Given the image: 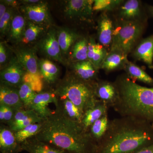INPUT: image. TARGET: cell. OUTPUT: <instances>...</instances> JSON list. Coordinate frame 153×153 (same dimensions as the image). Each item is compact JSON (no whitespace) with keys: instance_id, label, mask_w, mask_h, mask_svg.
I'll list each match as a JSON object with an SVG mask.
<instances>
[{"instance_id":"7402d4cb","label":"cell","mask_w":153,"mask_h":153,"mask_svg":"<svg viewBox=\"0 0 153 153\" xmlns=\"http://www.w3.org/2000/svg\"><path fill=\"white\" fill-rule=\"evenodd\" d=\"M109 108L105 103L98 100L94 106L85 111L81 123L84 129L89 131L96 121L108 113Z\"/></svg>"},{"instance_id":"f35d334b","label":"cell","mask_w":153,"mask_h":153,"mask_svg":"<svg viewBox=\"0 0 153 153\" xmlns=\"http://www.w3.org/2000/svg\"><path fill=\"white\" fill-rule=\"evenodd\" d=\"M9 7L2 0L0 1V19H2L3 16L5 14Z\"/></svg>"},{"instance_id":"836d02e7","label":"cell","mask_w":153,"mask_h":153,"mask_svg":"<svg viewBox=\"0 0 153 153\" xmlns=\"http://www.w3.org/2000/svg\"><path fill=\"white\" fill-rule=\"evenodd\" d=\"M14 55L10 45L5 40L0 42V70L6 67L10 62Z\"/></svg>"},{"instance_id":"277c9868","label":"cell","mask_w":153,"mask_h":153,"mask_svg":"<svg viewBox=\"0 0 153 153\" xmlns=\"http://www.w3.org/2000/svg\"><path fill=\"white\" fill-rule=\"evenodd\" d=\"M96 82L85 81L68 71L53 89L57 96L67 97L84 113L98 100L94 93Z\"/></svg>"},{"instance_id":"8992f818","label":"cell","mask_w":153,"mask_h":153,"mask_svg":"<svg viewBox=\"0 0 153 153\" xmlns=\"http://www.w3.org/2000/svg\"><path fill=\"white\" fill-rule=\"evenodd\" d=\"M37 53L43 56L42 58L54 60L66 65L63 60L57 39V27H50L45 35L35 46Z\"/></svg>"},{"instance_id":"d6a6232c","label":"cell","mask_w":153,"mask_h":153,"mask_svg":"<svg viewBox=\"0 0 153 153\" xmlns=\"http://www.w3.org/2000/svg\"><path fill=\"white\" fill-rule=\"evenodd\" d=\"M19 96L25 109L29 108L36 96V92L33 90L30 84L23 82L18 88Z\"/></svg>"},{"instance_id":"1f68e13d","label":"cell","mask_w":153,"mask_h":153,"mask_svg":"<svg viewBox=\"0 0 153 153\" xmlns=\"http://www.w3.org/2000/svg\"><path fill=\"white\" fill-rule=\"evenodd\" d=\"M19 10L16 8L8 7L2 19H0V37L1 40L6 38L8 33L14 17Z\"/></svg>"},{"instance_id":"4dcf8cb0","label":"cell","mask_w":153,"mask_h":153,"mask_svg":"<svg viewBox=\"0 0 153 153\" xmlns=\"http://www.w3.org/2000/svg\"><path fill=\"white\" fill-rule=\"evenodd\" d=\"M43 122L33 123L20 130L14 131L18 141L21 144L29 139L36 136L42 128Z\"/></svg>"},{"instance_id":"7a4b0ae2","label":"cell","mask_w":153,"mask_h":153,"mask_svg":"<svg viewBox=\"0 0 153 153\" xmlns=\"http://www.w3.org/2000/svg\"><path fill=\"white\" fill-rule=\"evenodd\" d=\"M153 144V126L133 117L110 120L98 153H134Z\"/></svg>"},{"instance_id":"2e32d148","label":"cell","mask_w":153,"mask_h":153,"mask_svg":"<svg viewBox=\"0 0 153 153\" xmlns=\"http://www.w3.org/2000/svg\"><path fill=\"white\" fill-rule=\"evenodd\" d=\"M57 39L63 60L67 64L69 52L79 36L73 30L66 27L57 28Z\"/></svg>"},{"instance_id":"74e56055","label":"cell","mask_w":153,"mask_h":153,"mask_svg":"<svg viewBox=\"0 0 153 153\" xmlns=\"http://www.w3.org/2000/svg\"><path fill=\"white\" fill-rule=\"evenodd\" d=\"M3 2L9 7L16 8H19L21 6V3L20 1H15V0H2Z\"/></svg>"},{"instance_id":"8d00e7d4","label":"cell","mask_w":153,"mask_h":153,"mask_svg":"<svg viewBox=\"0 0 153 153\" xmlns=\"http://www.w3.org/2000/svg\"><path fill=\"white\" fill-rule=\"evenodd\" d=\"M0 105H3L4 111V124H6L8 126L13 120L16 110L10 107L2 104Z\"/></svg>"},{"instance_id":"ffe728a7","label":"cell","mask_w":153,"mask_h":153,"mask_svg":"<svg viewBox=\"0 0 153 153\" xmlns=\"http://www.w3.org/2000/svg\"><path fill=\"white\" fill-rule=\"evenodd\" d=\"M70 72L80 79L90 82L97 81V70L88 60L73 62L68 64Z\"/></svg>"},{"instance_id":"8fae6325","label":"cell","mask_w":153,"mask_h":153,"mask_svg":"<svg viewBox=\"0 0 153 153\" xmlns=\"http://www.w3.org/2000/svg\"><path fill=\"white\" fill-rule=\"evenodd\" d=\"M27 73L14 55L9 64L0 70L1 83L18 88L24 82V77Z\"/></svg>"},{"instance_id":"d6986e66","label":"cell","mask_w":153,"mask_h":153,"mask_svg":"<svg viewBox=\"0 0 153 153\" xmlns=\"http://www.w3.org/2000/svg\"><path fill=\"white\" fill-rule=\"evenodd\" d=\"M57 97L55 110L69 119L81 123L84 113L67 97L57 96Z\"/></svg>"},{"instance_id":"52a82bcc","label":"cell","mask_w":153,"mask_h":153,"mask_svg":"<svg viewBox=\"0 0 153 153\" xmlns=\"http://www.w3.org/2000/svg\"><path fill=\"white\" fill-rule=\"evenodd\" d=\"M63 17L72 22H90L93 15L94 1L68 0L63 1Z\"/></svg>"},{"instance_id":"7bdbcfd3","label":"cell","mask_w":153,"mask_h":153,"mask_svg":"<svg viewBox=\"0 0 153 153\" xmlns=\"http://www.w3.org/2000/svg\"><path fill=\"white\" fill-rule=\"evenodd\" d=\"M151 12H152V13L153 15V7H152L150 8Z\"/></svg>"},{"instance_id":"5bb4252c","label":"cell","mask_w":153,"mask_h":153,"mask_svg":"<svg viewBox=\"0 0 153 153\" xmlns=\"http://www.w3.org/2000/svg\"><path fill=\"white\" fill-rule=\"evenodd\" d=\"M23 151L22 144L15 136L14 132L8 126L4 124L0 127V151L1 153H19Z\"/></svg>"},{"instance_id":"4fadbf2b","label":"cell","mask_w":153,"mask_h":153,"mask_svg":"<svg viewBox=\"0 0 153 153\" xmlns=\"http://www.w3.org/2000/svg\"><path fill=\"white\" fill-rule=\"evenodd\" d=\"M38 69L45 86L47 85L49 88H53L60 79L59 67L52 60L41 58L39 60Z\"/></svg>"},{"instance_id":"4316f807","label":"cell","mask_w":153,"mask_h":153,"mask_svg":"<svg viewBox=\"0 0 153 153\" xmlns=\"http://www.w3.org/2000/svg\"><path fill=\"white\" fill-rule=\"evenodd\" d=\"M127 55L122 52L110 51L102 61L100 68L107 71L117 69L121 65L123 66L127 61Z\"/></svg>"},{"instance_id":"e0dca14e","label":"cell","mask_w":153,"mask_h":153,"mask_svg":"<svg viewBox=\"0 0 153 153\" xmlns=\"http://www.w3.org/2000/svg\"><path fill=\"white\" fill-rule=\"evenodd\" d=\"M27 22L24 16L18 11L13 19L5 41L11 46L20 44L24 37Z\"/></svg>"},{"instance_id":"ba28073f","label":"cell","mask_w":153,"mask_h":153,"mask_svg":"<svg viewBox=\"0 0 153 153\" xmlns=\"http://www.w3.org/2000/svg\"><path fill=\"white\" fill-rule=\"evenodd\" d=\"M10 47L14 55L27 73L33 76H41L38 69L39 59L34 46L19 44L10 45Z\"/></svg>"},{"instance_id":"3957f363","label":"cell","mask_w":153,"mask_h":153,"mask_svg":"<svg viewBox=\"0 0 153 153\" xmlns=\"http://www.w3.org/2000/svg\"><path fill=\"white\" fill-rule=\"evenodd\" d=\"M115 84L118 98L113 108L121 117H133L153 126V88L137 84L128 76L119 77Z\"/></svg>"},{"instance_id":"e575fe53","label":"cell","mask_w":153,"mask_h":153,"mask_svg":"<svg viewBox=\"0 0 153 153\" xmlns=\"http://www.w3.org/2000/svg\"><path fill=\"white\" fill-rule=\"evenodd\" d=\"M107 54L106 50L104 48H101L98 46L94 54L92 59L90 61L97 70H98L101 68L102 63Z\"/></svg>"},{"instance_id":"30bf717a","label":"cell","mask_w":153,"mask_h":153,"mask_svg":"<svg viewBox=\"0 0 153 153\" xmlns=\"http://www.w3.org/2000/svg\"><path fill=\"white\" fill-rule=\"evenodd\" d=\"M57 96L53 88H44L41 92L36 94L29 109L33 110L41 119L45 120L53 112L49 108L50 103L56 104Z\"/></svg>"},{"instance_id":"9a60e30c","label":"cell","mask_w":153,"mask_h":153,"mask_svg":"<svg viewBox=\"0 0 153 153\" xmlns=\"http://www.w3.org/2000/svg\"><path fill=\"white\" fill-rule=\"evenodd\" d=\"M43 121L32 110L24 108L16 111L13 120L8 126L13 131H16L32 124Z\"/></svg>"},{"instance_id":"6da1fadb","label":"cell","mask_w":153,"mask_h":153,"mask_svg":"<svg viewBox=\"0 0 153 153\" xmlns=\"http://www.w3.org/2000/svg\"><path fill=\"white\" fill-rule=\"evenodd\" d=\"M37 139L66 153H98V145L81 123L69 119L56 110L44 121Z\"/></svg>"},{"instance_id":"603a6c76","label":"cell","mask_w":153,"mask_h":153,"mask_svg":"<svg viewBox=\"0 0 153 153\" xmlns=\"http://www.w3.org/2000/svg\"><path fill=\"white\" fill-rule=\"evenodd\" d=\"M114 31L112 21L105 13H103L100 17L98 22V37L100 43L105 47L111 45Z\"/></svg>"},{"instance_id":"44dd1931","label":"cell","mask_w":153,"mask_h":153,"mask_svg":"<svg viewBox=\"0 0 153 153\" xmlns=\"http://www.w3.org/2000/svg\"><path fill=\"white\" fill-rule=\"evenodd\" d=\"M50 27H51L39 25L27 21L24 37L19 44L35 46L46 34Z\"/></svg>"},{"instance_id":"60d3db41","label":"cell","mask_w":153,"mask_h":153,"mask_svg":"<svg viewBox=\"0 0 153 153\" xmlns=\"http://www.w3.org/2000/svg\"><path fill=\"white\" fill-rule=\"evenodd\" d=\"M134 153H153V144Z\"/></svg>"},{"instance_id":"b9f144b4","label":"cell","mask_w":153,"mask_h":153,"mask_svg":"<svg viewBox=\"0 0 153 153\" xmlns=\"http://www.w3.org/2000/svg\"><path fill=\"white\" fill-rule=\"evenodd\" d=\"M0 121L1 123H4V111L2 105H0Z\"/></svg>"},{"instance_id":"f1b7e54d","label":"cell","mask_w":153,"mask_h":153,"mask_svg":"<svg viewBox=\"0 0 153 153\" xmlns=\"http://www.w3.org/2000/svg\"><path fill=\"white\" fill-rule=\"evenodd\" d=\"M140 13L139 1L129 0L121 7L120 16L124 21H137Z\"/></svg>"},{"instance_id":"9c48e42d","label":"cell","mask_w":153,"mask_h":153,"mask_svg":"<svg viewBox=\"0 0 153 153\" xmlns=\"http://www.w3.org/2000/svg\"><path fill=\"white\" fill-rule=\"evenodd\" d=\"M19 9L27 21L49 27L54 26L47 2L42 1L38 4L30 5H22Z\"/></svg>"},{"instance_id":"5b68a950","label":"cell","mask_w":153,"mask_h":153,"mask_svg":"<svg viewBox=\"0 0 153 153\" xmlns=\"http://www.w3.org/2000/svg\"><path fill=\"white\" fill-rule=\"evenodd\" d=\"M143 27L138 21H124L114 31L110 51L127 55L133 49L143 33Z\"/></svg>"},{"instance_id":"ab89813d","label":"cell","mask_w":153,"mask_h":153,"mask_svg":"<svg viewBox=\"0 0 153 153\" xmlns=\"http://www.w3.org/2000/svg\"><path fill=\"white\" fill-rule=\"evenodd\" d=\"M21 3V5H30L36 4L38 3L41 2L42 1L39 0H23L20 1Z\"/></svg>"},{"instance_id":"7c38bea8","label":"cell","mask_w":153,"mask_h":153,"mask_svg":"<svg viewBox=\"0 0 153 153\" xmlns=\"http://www.w3.org/2000/svg\"><path fill=\"white\" fill-rule=\"evenodd\" d=\"M94 93L98 100L105 103L109 107H113L118 98V91L115 83L104 80H97L95 82Z\"/></svg>"},{"instance_id":"f546056e","label":"cell","mask_w":153,"mask_h":153,"mask_svg":"<svg viewBox=\"0 0 153 153\" xmlns=\"http://www.w3.org/2000/svg\"><path fill=\"white\" fill-rule=\"evenodd\" d=\"M128 76L130 78L137 79L146 84L153 85V78L147 74L141 68L132 62L127 61L123 65Z\"/></svg>"},{"instance_id":"cb8c5ba5","label":"cell","mask_w":153,"mask_h":153,"mask_svg":"<svg viewBox=\"0 0 153 153\" xmlns=\"http://www.w3.org/2000/svg\"><path fill=\"white\" fill-rule=\"evenodd\" d=\"M22 145L23 151L29 153H66L54 146L39 140L35 137L27 140Z\"/></svg>"},{"instance_id":"ac0fdd59","label":"cell","mask_w":153,"mask_h":153,"mask_svg":"<svg viewBox=\"0 0 153 153\" xmlns=\"http://www.w3.org/2000/svg\"><path fill=\"white\" fill-rule=\"evenodd\" d=\"M0 104L10 107L16 111L25 108L18 88L2 83H0Z\"/></svg>"},{"instance_id":"484cf974","label":"cell","mask_w":153,"mask_h":153,"mask_svg":"<svg viewBox=\"0 0 153 153\" xmlns=\"http://www.w3.org/2000/svg\"><path fill=\"white\" fill-rule=\"evenodd\" d=\"M88 40L85 38H79L75 42L69 52L67 58V64L88 60Z\"/></svg>"},{"instance_id":"d590c367","label":"cell","mask_w":153,"mask_h":153,"mask_svg":"<svg viewBox=\"0 0 153 153\" xmlns=\"http://www.w3.org/2000/svg\"><path fill=\"white\" fill-rule=\"evenodd\" d=\"M121 2V1H94L93 9L98 10H111Z\"/></svg>"},{"instance_id":"d4e9b609","label":"cell","mask_w":153,"mask_h":153,"mask_svg":"<svg viewBox=\"0 0 153 153\" xmlns=\"http://www.w3.org/2000/svg\"><path fill=\"white\" fill-rule=\"evenodd\" d=\"M134 56L143 60L150 68H153V36L143 40L134 52Z\"/></svg>"},{"instance_id":"83f0119b","label":"cell","mask_w":153,"mask_h":153,"mask_svg":"<svg viewBox=\"0 0 153 153\" xmlns=\"http://www.w3.org/2000/svg\"><path fill=\"white\" fill-rule=\"evenodd\" d=\"M108 113L96 121L89 129L91 137L98 145L101 141L108 128L110 122Z\"/></svg>"}]
</instances>
